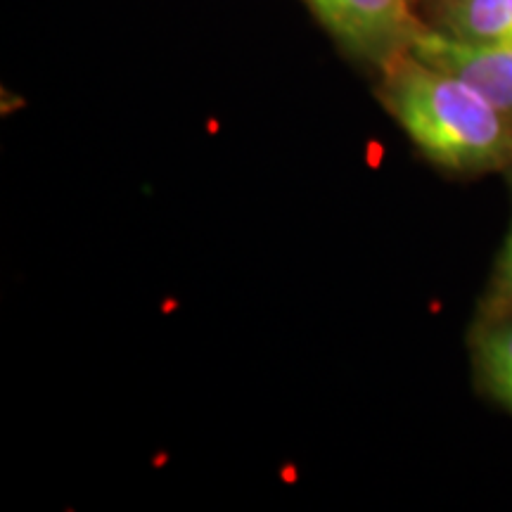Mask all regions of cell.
<instances>
[{"label":"cell","mask_w":512,"mask_h":512,"mask_svg":"<svg viewBox=\"0 0 512 512\" xmlns=\"http://www.w3.org/2000/svg\"><path fill=\"white\" fill-rule=\"evenodd\" d=\"M382 100L432 162L489 171L512 162V117L463 76L406 53L382 69Z\"/></svg>","instance_id":"6da1fadb"},{"label":"cell","mask_w":512,"mask_h":512,"mask_svg":"<svg viewBox=\"0 0 512 512\" xmlns=\"http://www.w3.org/2000/svg\"><path fill=\"white\" fill-rule=\"evenodd\" d=\"M320 27L356 60L389 67L411 53L427 27L415 17L411 0H304Z\"/></svg>","instance_id":"7a4b0ae2"},{"label":"cell","mask_w":512,"mask_h":512,"mask_svg":"<svg viewBox=\"0 0 512 512\" xmlns=\"http://www.w3.org/2000/svg\"><path fill=\"white\" fill-rule=\"evenodd\" d=\"M411 53L463 76L512 117V46H472L427 27L413 43Z\"/></svg>","instance_id":"3957f363"},{"label":"cell","mask_w":512,"mask_h":512,"mask_svg":"<svg viewBox=\"0 0 512 512\" xmlns=\"http://www.w3.org/2000/svg\"><path fill=\"white\" fill-rule=\"evenodd\" d=\"M439 31L472 46H512V0H439Z\"/></svg>","instance_id":"277c9868"},{"label":"cell","mask_w":512,"mask_h":512,"mask_svg":"<svg viewBox=\"0 0 512 512\" xmlns=\"http://www.w3.org/2000/svg\"><path fill=\"white\" fill-rule=\"evenodd\" d=\"M477 366L489 394L512 411V318L498 320L479 335Z\"/></svg>","instance_id":"5b68a950"},{"label":"cell","mask_w":512,"mask_h":512,"mask_svg":"<svg viewBox=\"0 0 512 512\" xmlns=\"http://www.w3.org/2000/svg\"><path fill=\"white\" fill-rule=\"evenodd\" d=\"M498 294L512 306V228L501 256V268H498Z\"/></svg>","instance_id":"8992f818"}]
</instances>
